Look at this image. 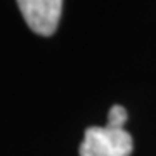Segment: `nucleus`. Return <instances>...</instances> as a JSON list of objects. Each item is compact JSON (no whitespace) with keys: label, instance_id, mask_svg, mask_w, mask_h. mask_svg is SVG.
<instances>
[{"label":"nucleus","instance_id":"nucleus-2","mask_svg":"<svg viewBox=\"0 0 156 156\" xmlns=\"http://www.w3.org/2000/svg\"><path fill=\"white\" fill-rule=\"evenodd\" d=\"M17 7L31 31L42 37L56 33L62 12L61 0H19Z\"/></svg>","mask_w":156,"mask_h":156},{"label":"nucleus","instance_id":"nucleus-3","mask_svg":"<svg viewBox=\"0 0 156 156\" xmlns=\"http://www.w3.org/2000/svg\"><path fill=\"white\" fill-rule=\"evenodd\" d=\"M127 118H128L127 109H125L122 104H115V106L109 109V113H108V125H109V127H115V128H123Z\"/></svg>","mask_w":156,"mask_h":156},{"label":"nucleus","instance_id":"nucleus-1","mask_svg":"<svg viewBox=\"0 0 156 156\" xmlns=\"http://www.w3.org/2000/svg\"><path fill=\"white\" fill-rule=\"evenodd\" d=\"M78 151L80 156H130L134 139L125 128L89 127Z\"/></svg>","mask_w":156,"mask_h":156}]
</instances>
